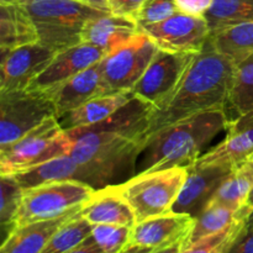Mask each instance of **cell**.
<instances>
[{"label":"cell","instance_id":"cell-37","mask_svg":"<svg viewBox=\"0 0 253 253\" xmlns=\"http://www.w3.org/2000/svg\"><path fill=\"white\" fill-rule=\"evenodd\" d=\"M67 253H105L100 247L96 245V242L94 241L93 237L89 236L88 239L84 240L83 242L76 246L74 249H72L71 251Z\"/></svg>","mask_w":253,"mask_h":253},{"label":"cell","instance_id":"cell-7","mask_svg":"<svg viewBox=\"0 0 253 253\" xmlns=\"http://www.w3.org/2000/svg\"><path fill=\"white\" fill-rule=\"evenodd\" d=\"M94 192V188L78 180L44 183L24 189L14 229L32 222L58 219L81 209Z\"/></svg>","mask_w":253,"mask_h":253},{"label":"cell","instance_id":"cell-27","mask_svg":"<svg viewBox=\"0 0 253 253\" xmlns=\"http://www.w3.org/2000/svg\"><path fill=\"white\" fill-rule=\"evenodd\" d=\"M204 17L210 35L231 25L253 21V0H214Z\"/></svg>","mask_w":253,"mask_h":253},{"label":"cell","instance_id":"cell-2","mask_svg":"<svg viewBox=\"0 0 253 253\" xmlns=\"http://www.w3.org/2000/svg\"><path fill=\"white\" fill-rule=\"evenodd\" d=\"M234 74L235 64L215 51L208 40L203 51L195 56L169 103L165 108L150 113L147 138L161 128L190 116L226 108Z\"/></svg>","mask_w":253,"mask_h":253},{"label":"cell","instance_id":"cell-40","mask_svg":"<svg viewBox=\"0 0 253 253\" xmlns=\"http://www.w3.org/2000/svg\"><path fill=\"white\" fill-rule=\"evenodd\" d=\"M152 250L145 249V247H136V246H127L125 250H123L120 253H150Z\"/></svg>","mask_w":253,"mask_h":253},{"label":"cell","instance_id":"cell-18","mask_svg":"<svg viewBox=\"0 0 253 253\" xmlns=\"http://www.w3.org/2000/svg\"><path fill=\"white\" fill-rule=\"evenodd\" d=\"M140 32L136 20L110 12L89 20L82 31V42L94 44L109 54Z\"/></svg>","mask_w":253,"mask_h":253},{"label":"cell","instance_id":"cell-36","mask_svg":"<svg viewBox=\"0 0 253 253\" xmlns=\"http://www.w3.org/2000/svg\"><path fill=\"white\" fill-rule=\"evenodd\" d=\"M178 11L193 16H204L211 7L214 0H174Z\"/></svg>","mask_w":253,"mask_h":253},{"label":"cell","instance_id":"cell-30","mask_svg":"<svg viewBox=\"0 0 253 253\" xmlns=\"http://www.w3.org/2000/svg\"><path fill=\"white\" fill-rule=\"evenodd\" d=\"M22 195L24 189L11 175H0V224L6 234L5 237L14 229V221L21 205Z\"/></svg>","mask_w":253,"mask_h":253},{"label":"cell","instance_id":"cell-12","mask_svg":"<svg viewBox=\"0 0 253 253\" xmlns=\"http://www.w3.org/2000/svg\"><path fill=\"white\" fill-rule=\"evenodd\" d=\"M1 53L0 91H7L29 88L51 63L57 52L36 42L5 49Z\"/></svg>","mask_w":253,"mask_h":253},{"label":"cell","instance_id":"cell-26","mask_svg":"<svg viewBox=\"0 0 253 253\" xmlns=\"http://www.w3.org/2000/svg\"><path fill=\"white\" fill-rule=\"evenodd\" d=\"M251 211L252 209L249 205L237 210V211L230 209V208L221 207V205H208L195 217V224L189 240H188V245L194 244V242L210 236V235L224 231L225 229L231 226L237 220L251 214Z\"/></svg>","mask_w":253,"mask_h":253},{"label":"cell","instance_id":"cell-25","mask_svg":"<svg viewBox=\"0 0 253 253\" xmlns=\"http://www.w3.org/2000/svg\"><path fill=\"white\" fill-rule=\"evenodd\" d=\"M215 51L231 61L235 67L253 54V21L241 22L210 35Z\"/></svg>","mask_w":253,"mask_h":253},{"label":"cell","instance_id":"cell-21","mask_svg":"<svg viewBox=\"0 0 253 253\" xmlns=\"http://www.w3.org/2000/svg\"><path fill=\"white\" fill-rule=\"evenodd\" d=\"M135 96H133L132 91H118V93L105 94V95L96 96V98L86 101L79 108L57 119L64 130L95 125L118 113Z\"/></svg>","mask_w":253,"mask_h":253},{"label":"cell","instance_id":"cell-34","mask_svg":"<svg viewBox=\"0 0 253 253\" xmlns=\"http://www.w3.org/2000/svg\"><path fill=\"white\" fill-rule=\"evenodd\" d=\"M225 253H253V210Z\"/></svg>","mask_w":253,"mask_h":253},{"label":"cell","instance_id":"cell-6","mask_svg":"<svg viewBox=\"0 0 253 253\" xmlns=\"http://www.w3.org/2000/svg\"><path fill=\"white\" fill-rule=\"evenodd\" d=\"M73 140L59 124L49 118L24 137L0 148V175H12L58 156L68 155Z\"/></svg>","mask_w":253,"mask_h":253},{"label":"cell","instance_id":"cell-15","mask_svg":"<svg viewBox=\"0 0 253 253\" xmlns=\"http://www.w3.org/2000/svg\"><path fill=\"white\" fill-rule=\"evenodd\" d=\"M231 170L226 166H188L187 179L173 205V211L197 217Z\"/></svg>","mask_w":253,"mask_h":253},{"label":"cell","instance_id":"cell-3","mask_svg":"<svg viewBox=\"0 0 253 253\" xmlns=\"http://www.w3.org/2000/svg\"><path fill=\"white\" fill-rule=\"evenodd\" d=\"M229 121L225 109H216L161 128L146 141L136 174L193 165Z\"/></svg>","mask_w":253,"mask_h":253},{"label":"cell","instance_id":"cell-13","mask_svg":"<svg viewBox=\"0 0 253 253\" xmlns=\"http://www.w3.org/2000/svg\"><path fill=\"white\" fill-rule=\"evenodd\" d=\"M104 56L103 49L86 42L62 49L57 52L51 63L29 88L40 91L52 90L81 72L99 63Z\"/></svg>","mask_w":253,"mask_h":253},{"label":"cell","instance_id":"cell-9","mask_svg":"<svg viewBox=\"0 0 253 253\" xmlns=\"http://www.w3.org/2000/svg\"><path fill=\"white\" fill-rule=\"evenodd\" d=\"M198 53L169 52L158 48L132 91L151 108V111L165 108L177 93L185 73Z\"/></svg>","mask_w":253,"mask_h":253},{"label":"cell","instance_id":"cell-16","mask_svg":"<svg viewBox=\"0 0 253 253\" xmlns=\"http://www.w3.org/2000/svg\"><path fill=\"white\" fill-rule=\"evenodd\" d=\"M195 224V217L188 214L169 212L136 222L131 227L127 246L150 250L163 249L177 241L188 239Z\"/></svg>","mask_w":253,"mask_h":253},{"label":"cell","instance_id":"cell-14","mask_svg":"<svg viewBox=\"0 0 253 253\" xmlns=\"http://www.w3.org/2000/svg\"><path fill=\"white\" fill-rule=\"evenodd\" d=\"M226 137L193 165L236 167L253 158V111L229 121Z\"/></svg>","mask_w":253,"mask_h":253},{"label":"cell","instance_id":"cell-33","mask_svg":"<svg viewBox=\"0 0 253 253\" xmlns=\"http://www.w3.org/2000/svg\"><path fill=\"white\" fill-rule=\"evenodd\" d=\"M175 12L178 7L174 0H146L135 20L138 27H143L163 21Z\"/></svg>","mask_w":253,"mask_h":253},{"label":"cell","instance_id":"cell-20","mask_svg":"<svg viewBox=\"0 0 253 253\" xmlns=\"http://www.w3.org/2000/svg\"><path fill=\"white\" fill-rule=\"evenodd\" d=\"M81 209L74 210L58 219L32 222L16 227L2 240L0 253H40L57 230L78 214Z\"/></svg>","mask_w":253,"mask_h":253},{"label":"cell","instance_id":"cell-41","mask_svg":"<svg viewBox=\"0 0 253 253\" xmlns=\"http://www.w3.org/2000/svg\"><path fill=\"white\" fill-rule=\"evenodd\" d=\"M247 205H249V207L253 210V187H252L251 192H250L249 198H247Z\"/></svg>","mask_w":253,"mask_h":253},{"label":"cell","instance_id":"cell-38","mask_svg":"<svg viewBox=\"0 0 253 253\" xmlns=\"http://www.w3.org/2000/svg\"><path fill=\"white\" fill-rule=\"evenodd\" d=\"M188 239H183L180 241H177L175 244L170 245V246L163 247V249H157V250H152L150 253H182L184 247L188 245Z\"/></svg>","mask_w":253,"mask_h":253},{"label":"cell","instance_id":"cell-39","mask_svg":"<svg viewBox=\"0 0 253 253\" xmlns=\"http://www.w3.org/2000/svg\"><path fill=\"white\" fill-rule=\"evenodd\" d=\"M79 1L84 2V4L89 5V6L91 7H95V9L98 10H101V11L110 12L108 0H79Z\"/></svg>","mask_w":253,"mask_h":253},{"label":"cell","instance_id":"cell-24","mask_svg":"<svg viewBox=\"0 0 253 253\" xmlns=\"http://www.w3.org/2000/svg\"><path fill=\"white\" fill-rule=\"evenodd\" d=\"M252 187L253 158L232 168L230 174L222 180L208 205H221L237 211L247 205V198Z\"/></svg>","mask_w":253,"mask_h":253},{"label":"cell","instance_id":"cell-1","mask_svg":"<svg viewBox=\"0 0 253 253\" xmlns=\"http://www.w3.org/2000/svg\"><path fill=\"white\" fill-rule=\"evenodd\" d=\"M150 113L147 104L133 98L101 123L66 130L73 140L68 155L81 166L83 183L98 190L136 174L147 141Z\"/></svg>","mask_w":253,"mask_h":253},{"label":"cell","instance_id":"cell-32","mask_svg":"<svg viewBox=\"0 0 253 253\" xmlns=\"http://www.w3.org/2000/svg\"><path fill=\"white\" fill-rule=\"evenodd\" d=\"M130 234V226L93 225L90 236L105 253H120L127 247Z\"/></svg>","mask_w":253,"mask_h":253},{"label":"cell","instance_id":"cell-4","mask_svg":"<svg viewBox=\"0 0 253 253\" xmlns=\"http://www.w3.org/2000/svg\"><path fill=\"white\" fill-rule=\"evenodd\" d=\"M14 1L19 2L32 19L40 43L56 52L81 43L86 22L108 14L79 0H5Z\"/></svg>","mask_w":253,"mask_h":253},{"label":"cell","instance_id":"cell-31","mask_svg":"<svg viewBox=\"0 0 253 253\" xmlns=\"http://www.w3.org/2000/svg\"><path fill=\"white\" fill-rule=\"evenodd\" d=\"M247 216L237 220L236 222H234L231 226L225 229L224 231L210 235V236L204 237V239L199 240L194 244L187 245L182 253H225L241 230Z\"/></svg>","mask_w":253,"mask_h":253},{"label":"cell","instance_id":"cell-23","mask_svg":"<svg viewBox=\"0 0 253 253\" xmlns=\"http://www.w3.org/2000/svg\"><path fill=\"white\" fill-rule=\"evenodd\" d=\"M11 177L21 185L22 189L61 180H78L83 183L81 166L71 155L58 156L29 169L15 173Z\"/></svg>","mask_w":253,"mask_h":253},{"label":"cell","instance_id":"cell-8","mask_svg":"<svg viewBox=\"0 0 253 253\" xmlns=\"http://www.w3.org/2000/svg\"><path fill=\"white\" fill-rule=\"evenodd\" d=\"M53 116H57L56 108L44 91L30 88L0 91V148L16 142Z\"/></svg>","mask_w":253,"mask_h":253},{"label":"cell","instance_id":"cell-28","mask_svg":"<svg viewBox=\"0 0 253 253\" xmlns=\"http://www.w3.org/2000/svg\"><path fill=\"white\" fill-rule=\"evenodd\" d=\"M93 225L86 221L81 211L62 225L40 253H67L91 235Z\"/></svg>","mask_w":253,"mask_h":253},{"label":"cell","instance_id":"cell-5","mask_svg":"<svg viewBox=\"0 0 253 253\" xmlns=\"http://www.w3.org/2000/svg\"><path fill=\"white\" fill-rule=\"evenodd\" d=\"M187 175L188 167H172L138 173L113 187L133 210L136 222H140L172 212Z\"/></svg>","mask_w":253,"mask_h":253},{"label":"cell","instance_id":"cell-22","mask_svg":"<svg viewBox=\"0 0 253 253\" xmlns=\"http://www.w3.org/2000/svg\"><path fill=\"white\" fill-rule=\"evenodd\" d=\"M40 42L34 21L19 2L0 4V48L12 49Z\"/></svg>","mask_w":253,"mask_h":253},{"label":"cell","instance_id":"cell-19","mask_svg":"<svg viewBox=\"0 0 253 253\" xmlns=\"http://www.w3.org/2000/svg\"><path fill=\"white\" fill-rule=\"evenodd\" d=\"M81 215L91 225L132 227L136 224L133 210L113 185L95 190L82 207Z\"/></svg>","mask_w":253,"mask_h":253},{"label":"cell","instance_id":"cell-11","mask_svg":"<svg viewBox=\"0 0 253 253\" xmlns=\"http://www.w3.org/2000/svg\"><path fill=\"white\" fill-rule=\"evenodd\" d=\"M156 46L169 52L199 53L210 37V29L204 16L175 12L157 24L140 27Z\"/></svg>","mask_w":253,"mask_h":253},{"label":"cell","instance_id":"cell-17","mask_svg":"<svg viewBox=\"0 0 253 253\" xmlns=\"http://www.w3.org/2000/svg\"><path fill=\"white\" fill-rule=\"evenodd\" d=\"M53 101L57 118L79 108L96 96L110 94L103 79L99 63L81 72L52 90L44 91Z\"/></svg>","mask_w":253,"mask_h":253},{"label":"cell","instance_id":"cell-35","mask_svg":"<svg viewBox=\"0 0 253 253\" xmlns=\"http://www.w3.org/2000/svg\"><path fill=\"white\" fill-rule=\"evenodd\" d=\"M110 14L135 20L146 0H108Z\"/></svg>","mask_w":253,"mask_h":253},{"label":"cell","instance_id":"cell-29","mask_svg":"<svg viewBox=\"0 0 253 253\" xmlns=\"http://www.w3.org/2000/svg\"><path fill=\"white\" fill-rule=\"evenodd\" d=\"M229 106L236 116L253 111V54L235 67Z\"/></svg>","mask_w":253,"mask_h":253},{"label":"cell","instance_id":"cell-10","mask_svg":"<svg viewBox=\"0 0 253 253\" xmlns=\"http://www.w3.org/2000/svg\"><path fill=\"white\" fill-rule=\"evenodd\" d=\"M158 47L142 31L105 54L99 62L103 79L111 93L131 91L155 57Z\"/></svg>","mask_w":253,"mask_h":253}]
</instances>
